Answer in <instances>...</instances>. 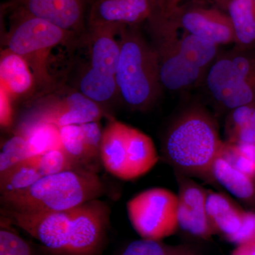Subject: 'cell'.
<instances>
[{
    "instance_id": "8fae6325",
    "label": "cell",
    "mask_w": 255,
    "mask_h": 255,
    "mask_svg": "<svg viewBox=\"0 0 255 255\" xmlns=\"http://www.w3.org/2000/svg\"><path fill=\"white\" fill-rule=\"evenodd\" d=\"M178 191L179 228L194 237L207 240L216 234L207 211V189L192 178L175 172Z\"/></svg>"
},
{
    "instance_id": "d6a6232c",
    "label": "cell",
    "mask_w": 255,
    "mask_h": 255,
    "mask_svg": "<svg viewBox=\"0 0 255 255\" xmlns=\"http://www.w3.org/2000/svg\"><path fill=\"white\" fill-rule=\"evenodd\" d=\"M227 141L236 144H255V126L245 125L226 133Z\"/></svg>"
},
{
    "instance_id": "cb8c5ba5",
    "label": "cell",
    "mask_w": 255,
    "mask_h": 255,
    "mask_svg": "<svg viewBox=\"0 0 255 255\" xmlns=\"http://www.w3.org/2000/svg\"><path fill=\"white\" fill-rule=\"evenodd\" d=\"M43 177L29 158L0 174L1 196L25 190Z\"/></svg>"
},
{
    "instance_id": "3957f363",
    "label": "cell",
    "mask_w": 255,
    "mask_h": 255,
    "mask_svg": "<svg viewBox=\"0 0 255 255\" xmlns=\"http://www.w3.org/2000/svg\"><path fill=\"white\" fill-rule=\"evenodd\" d=\"M118 35L120 55L115 79L119 97L130 110L144 112L155 105L163 88L157 55L135 26L121 28Z\"/></svg>"
},
{
    "instance_id": "30bf717a",
    "label": "cell",
    "mask_w": 255,
    "mask_h": 255,
    "mask_svg": "<svg viewBox=\"0 0 255 255\" xmlns=\"http://www.w3.org/2000/svg\"><path fill=\"white\" fill-rule=\"evenodd\" d=\"M111 209L105 201L93 199L75 208L68 255H101L108 241Z\"/></svg>"
},
{
    "instance_id": "d6986e66",
    "label": "cell",
    "mask_w": 255,
    "mask_h": 255,
    "mask_svg": "<svg viewBox=\"0 0 255 255\" xmlns=\"http://www.w3.org/2000/svg\"><path fill=\"white\" fill-rule=\"evenodd\" d=\"M0 80L1 88L11 98L26 95L36 85L34 75L26 60L7 48L1 52Z\"/></svg>"
},
{
    "instance_id": "2e32d148",
    "label": "cell",
    "mask_w": 255,
    "mask_h": 255,
    "mask_svg": "<svg viewBox=\"0 0 255 255\" xmlns=\"http://www.w3.org/2000/svg\"><path fill=\"white\" fill-rule=\"evenodd\" d=\"M211 176L213 184H219L242 203L255 209L254 177L236 168L221 154L213 164Z\"/></svg>"
},
{
    "instance_id": "d4e9b609",
    "label": "cell",
    "mask_w": 255,
    "mask_h": 255,
    "mask_svg": "<svg viewBox=\"0 0 255 255\" xmlns=\"http://www.w3.org/2000/svg\"><path fill=\"white\" fill-rule=\"evenodd\" d=\"M62 147L80 168L97 172L98 167L90 158L84 141L80 125H70L59 128Z\"/></svg>"
},
{
    "instance_id": "83f0119b",
    "label": "cell",
    "mask_w": 255,
    "mask_h": 255,
    "mask_svg": "<svg viewBox=\"0 0 255 255\" xmlns=\"http://www.w3.org/2000/svg\"><path fill=\"white\" fill-rule=\"evenodd\" d=\"M31 157L26 138L18 134L1 145L0 152V174Z\"/></svg>"
},
{
    "instance_id": "ffe728a7",
    "label": "cell",
    "mask_w": 255,
    "mask_h": 255,
    "mask_svg": "<svg viewBox=\"0 0 255 255\" xmlns=\"http://www.w3.org/2000/svg\"><path fill=\"white\" fill-rule=\"evenodd\" d=\"M159 159L152 138L141 130L129 126L128 129V164L129 180L145 175Z\"/></svg>"
},
{
    "instance_id": "e0dca14e",
    "label": "cell",
    "mask_w": 255,
    "mask_h": 255,
    "mask_svg": "<svg viewBox=\"0 0 255 255\" xmlns=\"http://www.w3.org/2000/svg\"><path fill=\"white\" fill-rule=\"evenodd\" d=\"M119 30L114 28H90L89 55L90 66L106 75L115 76L120 46L116 36Z\"/></svg>"
},
{
    "instance_id": "52a82bcc",
    "label": "cell",
    "mask_w": 255,
    "mask_h": 255,
    "mask_svg": "<svg viewBox=\"0 0 255 255\" xmlns=\"http://www.w3.org/2000/svg\"><path fill=\"white\" fill-rule=\"evenodd\" d=\"M128 217L143 239L161 241L179 228L177 194L164 188L146 189L127 202Z\"/></svg>"
},
{
    "instance_id": "ac0fdd59",
    "label": "cell",
    "mask_w": 255,
    "mask_h": 255,
    "mask_svg": "<svg viewBox=\"0 0 255 255\" xmlns=\"http://www.w3.org/2000/svg\"><path fill=\"white\" fill-rule=\"evenodd\" d=\"M206 211L216 233L228 241L239 231L246 212L226 194L212 190H208Z\"/></svg>"
},
{
    "instance_id": "277c9868",
    "label": "cell",
    "mask_w": 255,
    "mask_h": 255,
    "mask_svg": "<svg viewBox=\"0 0 255 255\" xmlns=\"http://www.w3.org/2000/svg\"><path fill=\"white\" fill-rule=\"evenodd\" d=\"M73 33L41 18L13 11L6 48L26 60L36 85L48 87L52 82L48 70L51 50L66 43Z\"/></svg>"
},
{
    "instance_id": "e575fe53",
    "label": "cell",
    "mask_w": 255,
    "mask_h": 255,
    "mask_svg": "<svg viewBox=\"0 0 255 255\" xmlns=\"http://www.w3.org/2000/svg\"><path fill=\"white\" fill-rule=\"evenodd\" d=\"M181 0H157L156 7L164 15L170 16L179 9Z\"/></svg>"
},
{
    "instance_id": "4dcf8cb0",
    "label": "cell",
    "mask_w": 255,
    "mask_h": 255,
    "mask_svg": "<svg viewBox=\"0 0 255 255\" xmlns=\"http://www.w3.org/2000/svg\"><path fill=\"white\" fill-rule=\"evenodd\" d=\"M117 255H171V253L161 241L141 238L129 243Z\"/></svg>"
},
{
    "instance_id": "8d00e7d4",
    "label": "cell",
    "mask_w": 255,
    "mask_h": 255,
    "mask_svg": "<svg viewBox=\"0 0 255 255\" xmlns=\"http://www.w3.org/2000/svg\"><path fill=\"white\" fill-rule=\"evenodd\" d=\"M228 0H217L218 2L219 3V4L221 6H223V7L225 8V6H226V3H227Z\"/></svg>"
},
{
    "instance_id": "7c38bea8",
    "label": "cell",
    "mask_w": 255,
    "mask_h": 255,
    "mask_svg": "<svg viewBox=\"0 0 255 255\" xmlns=\"http://www.w3.org/2000/svg\"><path fill=\"white\" fill-rule=\"evenodd\" d=\"M169 17L186 33L221 45L235 43L232 23L228 14L210 8H180Z\"/></svg>"
},
{
    "instance_id": "603a6c76",
    "label": "cell",
    "mask_w": 255,
    "mask_h": 255,
    "mask_svg": "<svg viewBox=\"0 0 255 255\" xmlns=\"http://www.w3.org/2000/svg\"><path fill=\"white\" fill-rule=\"evenodd\" d=\"M219 45L190 33L180 37V48L185 59L196 68L207 72L219 55Z\"/></svg>"
},
{
    "instance_id": "4fadbf2b",
    "label": "cell",
    "mask_w": 255,
    "mask_h": 255,
    "mask_svg": "<svg viewBox=\"0 0 255 255\" xmlns=\"http://www.w3.org/2000/svg\"><path fill=\"white\" fill-rule=\"evenodd\" d=\"M157 0H95L89 14V27L136 26L148 19Z\"/></svg>"
},
{
    "instance_id": "f35d334b",
    "label": "cell",
    "mask_w": 255,
    "mask_h": 255,
    "mask_svg": "<svg viewBox=\"0 0 255 255\" xmlns=\"http://www.w3.org/2000/svg\"></svg>"
},
{
    "instance_id": "f546056e",
    "label": "cell",
    "mask_w": 255,
    "mask_h": 255,
    "mask_svg": "<svg viewBox=\"0 0 255 255\" xmlns=\"http://www.w3.org/2000/svg\"><path fill=\"white\" fill-rule=\"evenodd\" d=\"M88 155L99 167L101 162L100 151L103 130L100 122H92L80 125Z\"/></svg>"
},
{
    "instance_id": "1f68e13d",
    "label": "cell",
    "mask_w": 255,
    "mask_h": 255,
    "mask_svg": "<svg viewBox=\"0 0 255 255\" xmlns=\"http://www.w3.org/2000/svg\"><path fill=\"white\" fill-rule=\"evenodd\" d=\"M253 241H255V211H246L239 231L230 242L238 245Z\"/></svg>"
},
{
    "instance_id": "ba28073f",
    "label": "cell",
    "mask_w": 255,
    "mask_h": 255,
    "mask_svg": "<svg viewBox=\"0 0 255 255\" xmlns=\"http://www.w3.org/2000/svg\"><path fill=\"white\" fill-rule=\"evenodd\" d=\"M105 111L102 106L79 91L61 95H52L38 101L21 119L14 134L28 128L47 124L61 128L100 122Z\"/></svg>"
},
{
    "instance_id": "9c48e42d",
    "label": "cell",
    "mask_w": 255,
    "mask_h": 255,
    "mask_svg": "<svg viewBox=\"0 0 255 255\" xmlns=\"http://www.w3.org/2000/svg\"><path fill=\"white\" fill-rule=\"evenodd\" d=\"M75 209L65 211L17 213L1 209V218L39 241L51 255H68Z\"/></svg>"
},
{
    "instance_id": "74e56055",
    "label": "cell",
    "mask_w": 255,
    "mask_h": 255,
    "mask_svg": "<svg viewBox=\"0 0 255 255\" xmlns=\"http://www.w3.org/2000/svg\"><path fill=\"white\" fill-rule=\"evenodd\" d=\"M253 1H254L255 4V0H253Z\"/></svg>"
},
{
    "instance_id": "d590c367",
    "label": "cell",
    "mask_w": 255,
    "mask_h": 255,
    "mask_svg": "<svg viewBox=\"0 0 255 255\" xmlns=\"http://www.w3.org/2000/svg\"><path fill=\"white\" fill-rule=\"evenodd\" d=\"M231 255H255V241L236 245Z\"/></svg>"
},
{
    "instance_id": "8992f818",
    "label": "cell",
    "mask_w": 255,
    "mask_h": 255,
    "mask_svg": "<svg viewBox=\"0 0 255 255\" xmlns=\"http://www.w3.org/2000/svg\"><path fill=\"white\" fill-rule=\"evenodd\" d=\"M152 46L158 60L159 77L163 88L181 91L205 78L206 72L196 68L184 58L180 48L177 23L157 7L148 18Z\"/></svg>"
},
{
    "instance_id": "9a60e30c",
    "label": "cell",
    "mask_w": 255,
    "mask_h": 255,
    "mask_svg": "<svg viewBox=\"0 0 255 255\" xmlns=\"http://www.w3.org/2000/svg\"><path fill=\"white\" fill-rule=\"evenodd\" d=\"M129 125L109 117L103 130L101 162L106 170L123 180L129 181L128 164V129Z\"/></svg>"
},
{
    "instance_id": "f1b7e54d",
    "label": "cell",
    "mask_w": 255,
    "mask_h": 255,
    "mask_svg": "<svg viewBox=\"0 0 255 255\" xmlns=\"http://www.w3.org/2000/svg\"><path fill=\"white\" fill-rule=\"evenodd\" d=\"M11 226L12 225L1 218L0 255H38L31 245Z\"/></svg>"
},
{
    "instance_id": "5bb4252c",
    "label": "cell",
    "mask_w": 255,
    "mask_h": 255,
    "mask_svg": "<svg viewBox=\"0 0 255 255\" xmlns=\"http://www.w3.org/2000/svg\"><path fill=\"white\" fill-rule=\"evenodd\" d=\"M86 0H13V11L41 18L65 31L82 27Z\"/></svg>"
},
{
    "instance_id": "6da1fadb",
    "label": "cell",
    "mask_w": 255,
    "mask_h": 255,
    "mask_svg": "<svg viewBox=\"0 0 255 255\" xmlns=\"http://www.w3.org/2000/svg\"><path fill=\"white\" fill-rule=\"evenodd\" d=\"M224 142L213 116L192 106L176 117L162 140V158L177 173L213 184L211 169Z\"/></svg>"
},
{
    "instance_id": "836d02e7",
    "label": "cell",
    "mask_w": 255,
    "mask_h": 255,
    "mask_svg": "<svg viewBox=\"0 0 255 255\" xmlns=\"http://www.w3.org/2000/svg\"><path fill=\"white\" fill-rule=\"evenodd\" d=\"M9 95L1 88V110L0 122L1 127H9L12 124V110L10 105Z\"/></svg>"
},
{
    "instance_id": "484cf974",
    "label": "cell",
    "mask_w": 255,
    "mask_h": 255,
    "mask_svg": "<svg viewBox=\"0 0 255 255\" xmlns=\"http://www.w3.org/2000/svg\"><path fill=\"white\" fill-rule=\"evenodd\" d=\"M18 135L26 138L31 157L55 149H63L59 128L51 124H38L28 128Z\"/></svg>"
},
{
    "instance_id": "4316f807",
    "label": "cell",
    "mask_w": 255,
    "mask_h": 255,
    "mask_svg": "<svg viewBox=\"0 0 255 255\" xmlns=\"http://www.w3.org/2000/svg\"><path fill=\"white\" fill-rule=\"evenodd\" d=\"M42 176L51 175L74 169H82L75 164L63 149H55L42 155L30 157Z\"/></svg>"
},
{
    "instance_id": "44dd1931",
    "label": "cell",
    "mask_w": 255,
    "mask_h": 255,
    "mask_svg": "<svg viewBox=\"0 0 255 255\" xmlns=\"http://www.w3.org/2000/svg\"><path fill=\"white\" fill-rule=\"evenodd\" d=\"M225 8L232 23L236 46H255V4L253 0H228Z\"/></svg>"
},
{
    "instance_id": "7a4b0ae2",
    "label": "cell",
    "mask_w": 255,
    "mask_h": 255,
    "mask_svg": "<svg viewBox=\"0 0 255 255\" xmlns=\"http://www.w3.org/2000/svg\"><path fill=\"white\" fill-rule=\"evenodd\" d=\"M105 186L97 172L74 169L43 176L25 190L0 197L1 209L17 213L65 211L100 199Z\"/></svg>"
},
{
    "instance_id": "5b68a950",
    "label": "cell",
    "mask_w": 255,
    "mask_h": 255,
    "mask_svg": "<svg viewBox=\"0 0 255 255\" xmlns=\"http://www.w3.org/2000/svg\"><path fill=\"white\" fill-rule=\"evenodd\" d=\"M205 79L210 94L225 110L255 102V46L219 53Z\"/></svg>"
},
{
    "instance_id": "7402d4cb",
    "label": "cell",
    "mask_w": 255,
    "mask_h": 255,
    "mask_svg": "<svg viewBox=\"0 0 255 255\" xmlns=\"http://www.w3.org/2000/svg\"><path fill=\"white\" fill-rule=\"evenodd\" d=\"M78 87L82 95L102 107L119 97L115 76L101 73L90 65L82 71Z\"/></svg>"
}]
</instances>
